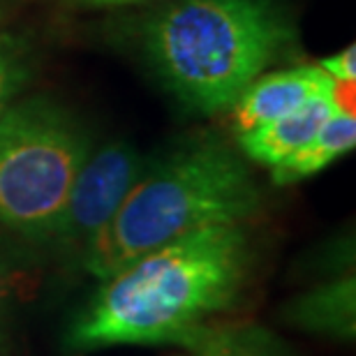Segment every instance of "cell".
<instances>
[{"mask_svg":"<svg viewBox=\"0 0 356 356\" xmlns=\"http://www.w3.org/2000/svg\"><path fill=\"white\" fill-rule=\"evenodd\" d=\"M86 134L60 106L26 99L0 116V225L31 241L54 238Z\"/></svg>","mask_w":356,"mask_h":356,"instance_id":"cell-4","label":"cell"},{"mask_svg":"<svg viewBox=\"0 0 356 356\" xmlns=\"http://www.w3.org/2000/svg\"><path fill=\"white\" fill-rule=\"evenodd\" d=\"M31 76V51L26 42L0 33V116Z\"/></svg>","mask_w":356,"mask_h":356,"instance_id":"cell-11","label":"cell"},{"mask_svg":"<svg viewBox=\"0 0 356 356\" xmlns=\"http://www.w3.org/2000/svg\"><path fill=\"white\" fill-rule=\"evenodd\" d=\"M7 296H10V275H7V266H5V261L0 259V319H3Z\"/></svg>","mask_w":356,"mask_h":356,"instance_id":"cell-13","label":"cell"},{"mask_svg":"<svg viewBox=\"0 0 356 356\" xmlns=\"http://www.w3.org/2000/svg\"><path fill=\"white\" fill-rule=\"evenodd\" d=\"M319 67H322L336 83H350V86H354V81H356V47L350 44L340 54L329 56V58H324L319 63Z\"/></svg>","mask_w":356,"mask_h":356,"instance_id":"cell-12","label":"cell"},{"mask_svg":"<svg viewBox=\"0 0 356 356\" xmlns=\"http://www.w3.org/2000/svg\"><path fill=\"white\" fill-rule=\"evenodd\" d=\"M76 3H86V5H139V3H151V0H76Z\"/></svg>","mask_w":356,"mask_h":356,"instance_id":"cell-14","label":"cell"},{"mask_svg":"<svg viewBox=\"0 0 356 356\" xmlns=\"http://www.w3.org/2000/svg\"><path fill=\"white\" fill-rule=\"evenodd\" d=\"M289 40L268 0H176L146 28L153 67L199 113L236 104Z\"/></svg>","mask_w":356,"mask_h":356,"instance_id":"cell-3","label":"cell"},{"mask_svg":"<svg viewBox=\"0 0 356 356\" xmlns=\"http://www.w3.org/2000/svg\"><path fill=\"white\" fill-rule=\"evenodd\" d=\"M141 174L144 160L137 148L125 141L88 153L70 188L54 238L83 254L106 229Z\"/></svg>","mask_w":356,"mask_h":356,"instance_id":"cell-5","label":"cell"},{"mask_svg":"<svg viewBox=\"0 0 356 356\" xmlns=\"http://www.w3.org/2000/svg\"><path fill=\"white\" fill-rule=\"evenodd\" d=\"M241 225H213L165 243L106 277L65 336L67 352L111 345L190 347L209 317L236 303L250 270Z\"/></svg>","mask_w":356,"mask_h":356,"instance_id":"cell-1","label":"cell"},{"mask_svg":"<svg viewBox=\"0 0 356 356\" xmlns=\"http://www.w3.org/2000/svg\"><path fill=\"white\" fill-rule=\"evenodd\" d=\"M0 12H3V0H0Z\"/></svg>","mask_w":356,"mask_h":356,"instance_id":"cell-15","label":"cell"},{"mask_svg":"<svg viewBox=\"0 0 356 356\" xmlns=\"http://www.w3.org/2000/svg\"><path fill=\"white\" fill-rule=\"evenodd\" d=\"M338 109L336 86H333L331 90H324L308 99L291 113H284L270 123L238 134V144L250 160L266 167H275L308 144Z\"/></svg>","mask_w":356,"mask_h":356,"instance_id":"cell-7","label":"cell"},{"mask_svg":"<svg viewBox=\"0 0 356 356\" xmlns=\"http://www.w3.org/2000/svg\"><path fill=\"white\" fill-rule=\"evenodd\" d=\"M284 319L303 331L354 340L356 336V282L338 277L322 287L296 296L284 308Z\"/></svg>","mask_w":356,"mask_h":356,"instance_id":"cell-8","label":"cell"},{"mask_svg":"<svg viewBox=\"0 0 356 356\" xmlns=\"http://www.w3.org/2000/svg\"><path fill=\"white\" fill-rule=\"evenodd\" d=\"M333 86L336 81L319 65H303L254 79L234 104L236 132H250L284 113H291L308 99L324 90H331Z\"/></svg>","mask_w":356,"mask_h":356,"instance_id":"cell-6","label":"cell"},{"mask_svg":"<svg viewBox=\"0 0 356 356\" xmlns=\"http://www.w3.org/2000/svg\"><path fill=\"white\" fill-rule=\"evenodd\" d=\"M354 144L356 113L354 109H338L308 144L291 153L280 165L270 167V181L275 185H291L308 176H315L340 155L354 151Z\"/></svg>","mask_w":356,"mask_h":356,"instance_id":"cell-9","label":"cell"},{"mask_svg":"<svg viewBox=\"0 0 356 356\" xmlns=\"http://www.w3.org/2000/svg\"><path fill=\"white\" fill-rule=\"evenodd\" d=\"M259 206V190L236 153L202 141L144 169L106 229L83 252L90 275L106 280L155 248L213 225H238Z\"/></svg>","mask_w":356,"mask_h":356,"instance_id":"cell-2","label":"cell"},{"mask_svg":"<svg viewBox=\"0 0 356 356\" xmlns=\"http://www.w3.org/2000/svg\"><path fill=\"white\" fill-rule=\"evenodd\" d=\"M188 350L197 356H289V352L261 329L216 331L204 329Z\"/></svg>","mask_w":356,"mask_h":356,"instance_id":"cell-10","label":"cell"}]
</instances>
